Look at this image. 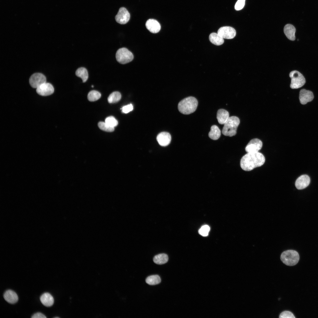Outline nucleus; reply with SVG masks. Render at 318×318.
Masks as SVG:
<instances>
[{
    "instance_id": "f03ea898",
    "label": "nucleus",
    "mask_w": 318,
    "mask_h": 318,
    "mask_svg": "<svg viewBox=\"0 0 318 318\" xmlns=\"http://www.w3.org/2000/svg\"><path fill=\"white\" fill-rule=\"evenodd\" d=\"M198 101L196 98L190 96L184 98L178 105L179 111L184 115H188L194 112L196 109Z\"/></svg>"
},
{
    "instance_id": "39448f33",
    "label": "nucleus",
    "mask_w": 318,
    "mask_h": 318,
    "mask_svg": "<svg viewBox=\"0 0 318 318\" xmlns=\"http://www.w3.org/2000/svg\"><path fill=\"white\" fill-rule=\"evenodd\" d=\"M289 76L291 79L290 87L292 89L300 88L305 83L306 80L304 77L298 71L294 70L291 72Z\"/></svg>"
},
{
    "instance_id": "393cba45",
    "label": "nucleus",
    "mask_w": 318,
    "mask_h": 318,
    "mask_svg": "<svg viewBox=\"0 0 318 318\" xmlns=\"http://www.w3.org/2000/svg\"><path fill=\"white\" fill-rule=\"evenodd\" d=\"M121 94L118 92H114L111 93L108 97L109 103H116L118 102L121 98Z\"/></svg>"
},
{
    "instance_id": "4468645a",
    "label": "nucleus",
    "mask_w": 318,
    "mask_h": 318,
    "mask_svg": "<svg viewBox=\"0 0 318 318\" xmlns=\"http://www.w3.org/2000/svg\"><path fill=\"white\" fill-rule=\"evenodd\" d=\"M159 144L161 146H165L170 143L171 139L170 134L167 132H162L159 133L156 138Z\"/></svg>"
},
{
    "instance_id": "b1692460",
    "label": "nucleus",
    "mask_w": 318,
    "mask_h": 318,
    "mask_svg": "<svg viewBox=\"0 0 318 318\" xmlns=\"http://www.w3.org/2000/svg\"><path fill=\"white\" fill-rule=\"evenodd\" d=\"M161 281L160 277L157 275L150 276L147 278L145 281L150 285H155L159 284Z\"/></svg>"
},
{
    "instance_id": "c756f323",
    "label": "nucleus",
    "mask_w": 318,
    "mask_h": 318,
    "mask_svg": "<svg viewBox=\"0 0 318 318\" xmlns=\"http://www.w3.org/2000/svg\"><path fill=\"white\" fill-rule=\"evenodd\" d=\"M279 318H295L293 314L289 311H285L282 312L279 315Z\"/></svg>"
},
{
    "instance_id": "a211bd4d",
    "label": "nucleus",
    "mask_w": 318,
    "mask_h": 318,
    "mask_svg": "<svg viewBox=\"0 0 318 318\" xmlns=\"http://www.w3.org/2000/svg\"><path fill=\"white\" fill-rule=\"evenodd\" d=\"M40 300L42 304L47 307H49L53 305L54 299L52 295L48 292L44 293L41 296Z\"/></svg>"
},
{
    "instance_id": "7c9ffc66",
    "label": "nucleus",
    "mask_w": 318,
    "mask_h": 318,
    "mask_svg": "<svg viewBox=\"0 0 318 318\" xmlns=\"http://www.w3.org/2000/svg\"><path fill=\"white\" fill-rule=\"evenodd\" d=\"M245 0H238L235 6V9L236 10H239L244 7Z\"/></svg>"
},
{
    "instance_id": "20e7f679",
    "label": "nucleus",
    "mask_w": 318,
    "mask_h": 318,
    "mask_svg": "<svg viewBox=\"0 0 318 318\" xmlns=\"http://www.w3.org/2000/svg\"><path fill=\"white\" fill-rule=\"evenodd\" d=\"M281 260L282 262L288 266H293L298 262L299 257L298 253L296 251L289 250L283 252L281 255Z\"/></svg>"
},
{
    "instance_id": "cd10ccee",
    "label": "nucleus",
    "mask_w": 318,
    "mask_h": 318,
    "mask_svg": "<svg viewBox=\"0 0 318 318\" xmlns=\"http://www.w3.org/2000/svg\"><path fill=\"white\" fill-rule=\"evenodd\" d=\"M105 122L109 126L113 127L116 126L118 124L117 120L112 116H110L106 118Z\"/></svg>"
},
{
    "instance_id": "f8f14e48",
    "label": "nucleus",
    "mask_w": 318,
    "mask_h": 318,
    "mask_svg": "<svg viewBox=\"0 0 318 318\" xmlns=\"http://www.w3.org/2000/svg\"><path fill=\"white\" fill-rule=\"evenodd\" d=\"M314 97L313 94L311 91L302 89L300 91L299 99L302 104L305 105L311 101Z\"/></svg>"
},
{
    "instance_id": "423d86ee",
    "label": "nucleus",
    "mask_w": 318,
    "mask_h": 318,
    "mask_svg": "<svg viewBox=\"0 0 318 318\" xmlns=\"http://www.w3.org/2000/svg\"><path fill=\"white\" fill-rule=\"evenodd\" d=\"M134 58L132 53L127 49L123 47L119 49L116 52V58L120 63L125 64L131 62Z\"/></svg>"
},
{
    "instance_id": "473e14b6",
    "label": "nucleus",
    "mask_w": 318,
    "mask_h": 318,
    "mask_svg": "<svg viewBox=\"0 0 318 318\" xmlns=\"http://www.w3.org/2000/svg\"><path fill=\"white\" fill-rule=\"evenodd\" d=\"M32 318H46L45 315L40 312H37L34 314L31 317Z\"/></svg>"
},
{
    "instance_id": "f257e3e1",
    "label": "nucleus",
    "mask_w": 318,
    "mask_h": 318,
    "mask_svg": "<svg viewBox=\"0 0 318 318\" xmlns=\"http://www.w3.org/2000/svg\"><path fill=\"white\" fill-rule=\"evenodd\" d=\"M265 159L263 155L259 152L248 153L241 158L240 166L246 171H250L254 168L262 166Z\"/></svg>"
},
{
    "instance_id": "bb28decb",
    "label": "nucleus",
    "mask_w": 318,
    "mask_h": 318,
    "mask_svg": "<svg viewBox=\"0 0 318 318\" xmlns=\"http://www.w3.org/2000/svg\"><path fill=\"white\" fill-rule=\"evenodd\" d=\"M98 125L100 129L104 131L112 132L114 130V127H110L105 122H98Z\"/></svg>"
},
{
    "instance_id": "2f4dec72",
    "label": "nucleus",
    "mask_w": 318,
    "mask_h": 318,
    "mask_svg": "<svg viewBox=\"0 0 318 318\" xmlns=\"http://www.w3.org/2000/svg\"><path fill=\"white\" fill-rule=\"evenodd\" d=\"M133 109V107L132 104L124 106L121 108L122 112L124 113H127L130 112L132 111Z\"/></svg>"
},
{
    "instance_id": "c85d7f7f",
    "label": "nucleus",
    "mask_w": 318,
    "mask_h": 318,
    "mask_svg": "<svg viewBox=\"0 0 318 318\" xmlns=\"http://www.w3.org/2000/svg\"><path fill=\"white\" fill-rule=\"evenodd\" d=\"M210 230L209 226L207 225H204L202 226L199 229V233L203 236H206L208 235Z\"/></svg>"
},
{
    "instance_id": "5701e85b",
    "label": "nucleus",
    "mask_w": 318,
    "mask_h": 318,
    "mask_svg": "<svg viewBox=\"0 0 318 318\" xmlns=\"http://www.w3.org/2000/svg\"><path fill=\"white\" fill-rule=\"evenodd\" d=\"M75 74L77 76L82 79L83 82H85L88 78L87 71L84 67H81L78 68L76 71Z\"/></svg>"
},
{
    "instance_id": "6ab92c4d",
    "label": "nucleus",
    "mask_w": 318,
    "mask_h": 318,
    "mask_svg": "<svg viewBox=\"0 0 318 318\" xmlns=\"http://www.w3.org/2000/svg\"><path fill=\"white\" fill-rule=\"evenodd\" d=\"M216 117L220 124H224L229 117V112L224 109H220L217 111Z\"/></svg>"
},
{
    "instance_id": "72a5a7b5",
    "label": "nucleus",
    "mask_w": 318,
    "mask_h": 318,
    "mask_svg": "<svg viewBox=\"0 0 318 318\" xmlns=\"http://www.w3.org/2000/svg\"><path fill=\"white\" fill-rule=\"evenodd\" d=\"M54 318H59V317H54Z\"/></svg>"
},
{
    "instance_id": "dca6fc26",
    "label": "nucleus",
    "mask_w": 318,
    "mask_h": 318,
    "mask_svg": "<svg viewBox=\"0 0 318 318\" xmlns=\"http://www.w3.org/2000/svg\"><path fill=\"white\" fill-rule=\"evenodd\" d=\"M4 299L8 302L11 304H14L18 301V296L16 293L11 290H8L4 293L3 295Z\"/></svg>"
},
{
    "instance_id": "f3484780",
    "label": "nucleus",
    "mask_w": 318,
    "mask_h": 318,
    "mask_svg": "<svg viewBox=\"0 0 318 318\" xmlns=\"http://www.w3.org/2000/svg\"><path fill=\"white\" fill-rule=\"evenodd\" d=\"M284 31L286 37L292 41L295 40L296 29L293 25L290 24L286 25L284 27Z\"/></svg>"
},
{
    "instance_id": "9b49d317",
    "label": "nucleus",
    "mask_w": 318,
    "mask_h": 318,
    "mask_svg": "<svg viewBox=\"0 0 318 318\" xmlns=\"http://www.w3.org/2000/svg\"><path fill=\"white\" fill-rule=\"evenodd\" d=\"M54 89L52 85L50 83L45 82L36 88V92L39 95L42 96H47L51 95L54 92Z\"/></svg>"
},
{
    "instance_id": "412c9836",
    "label": "nucleus",
    "mask_w": 318,
    "mask_h": 318,
    "mask_svg": "<svg viewBox=\"0 0 318 318\" xmlns=\"http://www.w3.org/2000/svg\"><path fill=\"white\" fill-rule=\"evenodd\" d=\"M221 134L220 130L217 126L214 125L211 127V130L208 133V136L211 139L216 140L220 138Z\"/></svg>"
},
{
    "instance_id": "1a4fd4ad",
    "label": "nucleus",
    "mask_w": 318,
    "mask_h": 318,
    "mask_svg": "<svg viewBox=\"0 0 318 318\" xmlns=\"http://www.w3.org/2000/svg\"><path fill=\"white\" fill-rule=\"evenodd\" d=\"M130 17V13L127 10L125 7H121L119 9L115 19L117 22L123 24L128 21Z\"/></svg>"
},
{
    "instance_id": "2eb2a0df",
    "label": "nucleus",
    "mask_w": 318,
    "mask_h": 318,
    "mask_svg": "<svg viewBox=\"0 0 318 318\" xmlns=\"http://www.w3.org/2000/svg\"><path fill=\"white\" fill-rule=\"evenodd\" d=\"M147 29L150 32L156 33L160 30L161 26L160 23L157 20L152 19L148 20L145 24Z\"/></svg>"
},
{
    "instance_id": "6e6552de",
    "label": "nucleus",
    "mask_w": 318,
    "mask_h": 318,
    "mask_svg": "<svg viewBox=\"0 0 318 318\" xmlns=\"http://www.w3.org/2000/svg\"><path fill=\"white\" fill-rule=\"evenodd\" d=\"M217 33L223 39H231L235 37L236 32L235 30L231 27L224 26L218 29Z\"/></svg>"
},
{
    "instance_id": "0eeeda50",
    "label": "nucleus",
    "mask_w": 318,
    "mask_h": 318,
    "mask_svg": "<svg viewBox=\"0 0 318 318\" xmlns=\"http://www.w3.org/2000/svg\"><path fill=\"white\" fill-rule=\"evenodd\" d=\"M46 82V78L43 74L35 73L32 74L29 79V83L34 88H37L42 84Z\"/></svg>"
},
{
    "instance_id": "9d476101",
    "label": "nucleus",
    "mask_w": 318,
    "mask_h": 318,
    "mask_svg": "<svg viewBox=\"0 0 318 318\" xmlns=\"http://www.w3.org/2000/svg\"><path fill=\"white\" fill-rule=\"evenodd\" d=\"M262 143L259 139L254 138L251 140L245 148V150L248 153L258 152L262 146Z\"/></svg>"
},
{
    "instance_id": "a878e982",
    "label": "nucleus",
    "mask_w": 318,
    "mask_h": 318,
    "mask_svg": "<svg viewBox=\"0 0 318 318\" xmlns=\"http://www.w3.org/2000/svg\"><path fill=\"white\" fill-rule=\"evenodd\" d=\"M101 97V94L99 92L93 90L89 92L87 95V98L89 101L93 102L98 100Z\"/></svg>"
},
{
    "instance_id": "7ed1b4c3",
    "label": "nucleus",
    "mask_w": 318,
    "mask_h": 318,
    "mask_svg": "<svg viewBox=\"0 0 318 318\" xmlns=\"http://www.w3.org/2000/svg\"><path fill=\"white\" fill-rule=\"evenodd\" d=\"M240 122V120L237 117L232 116L229 117L224 124L222 130V134L225 136L229 137L235 135Z\"/></svg>"
},
{
    "instance_id": "ddd939ff",
    "label": "nucleus",
    "mask_w": 318,
    "mask_h": 318,
    "mask_svg": "<svg viewBox=\"0 0 318 318\" xmlns=\"http://www.w3.org/2000/svg\"><path fill=\"white\" fill-rule=\"evenodd\" d=\"M310 183V178L307 175H303L299 177L296 180L295 186L298 189H303L307 187Z\"/></svg>"
},
{
    "instance_id": "4be33fe9",
    "label": "nucleus",
    "mask_w": 318,
    "mask_h": 318,
    "mask_svg": "<svg viewBox=\"0 0 318 318\" xmlns=\"http://www.w3.org/2000/svg\"><path fill=\"white\" fill-rule=\"evenodd\" d=\"M168 258V255L165 254H160L155 255L153 258L154 262L158 264H162L167 263Z\"/></svg>"
},
{
    "instance_id": "aec40b11",
    "label": "nucleus",
    "mask_w": 318,
    "mask_h": 318,
    "mask_svg": "<svg viewBox=\"0 0 318 318\" xmlns=\"http://www.w3.org/2000/svg\"><path fill=\"white\" fill-rule=\"evenodd\" d=\"M209 40L213 44L216 45H220L224 42V39L217 33H212L209 36Z\"/></svg>"
}]
</instances>
